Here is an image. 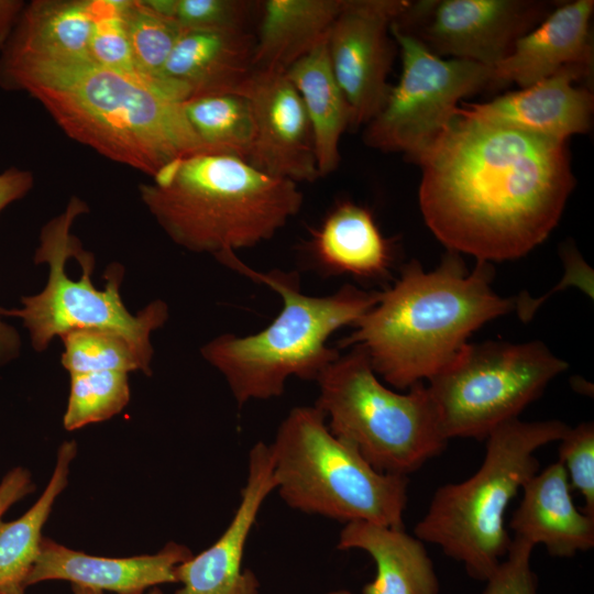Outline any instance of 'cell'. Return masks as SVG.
I'll return each instance as SVG.
<instances>
[{
    "mask_svg": "<svg viewBox=\"0 0 594 594\" xmlns=\"http://www.w3.org/2000/svg\"><path fill=\"white\" fill-rule=\"evenodd\" d=\"M569 426L560 420H509L486 438L479 470L465 481L440 486L415 536L462 563L485 582L507 554L512 538L505 526L509 503L539 469L535 452L559 441Z\"/></svg>",
    "mask_w": 594,
    "mask_h": 594,
    "instance_id": "8992f818",
    "label": "cell"
},
{
    "mask_svg": "<svg viewBox=\"0 0 594 594\" xmlns=\"http://www.w3.org/2000/svg\"><path fill=\"white\" fill-rule=\"evenodd\" d=\"M556 7L537 0L410 1L394 24L440 57L494 67Z\"/></svg>",
    "mask_w": 594,
    "mask_h": 594,
    "instance_id": "7c38bea8",
    "label": "cell"
},
{
    "mask_svg": "<svg viewBox=\"0 0 594 594\" xmlns=\"http://www.w3.org/2000/svg\"><path fill=\"white\" fill-rule=\"evenodd\" d=\"M255 1L176 0L174 20L182 30L246 31Z\"/></svg>",
    "mask_w": 594,
    "mask_h": 594,
    "instance_id": "1f68e13d",
    "label": "cell"
},
{
    "mask_svg": "<svg viewBox=\"0 0 594 594\" xmlns=\"http://www.w3.org/2000/svg\"><path fill=\"white\" fill-rule=\"evenodd\" d=\"M216 258L266 285L283 301L280 312L263 330L244 337L223 333L200 349L202 358L224 377L239 407L252 399L282 396L289 377L317 381L340 355L327 345L329 337L353 326L381 297V292L349 284L327 296L306 295L297 272H258L232 251Z\"/></svg>",
    "mask_w": 594,
    "mask_h": 594,
    "instance_id": "5b68a950",
    "label": "cell"
},
{
    "mask_svg": "<svg viewBox=\"0 0 594 594\" xmlns=\"http://www.w3.org/2000/svg\"><path fill=\"white\" fill-rule=\"evenodd\" d=\"M417 164L427 227L448 251L487 263L543 242L575 184L566 142L458 112Z\"/></svg>",
    "mask_w": 594,
    "mask_h": 594,
    "instance_id": "6da1fadb",
    "label": "cell"
},
{
    "mask_svg": "<svg viewBox=\"0 0 594 594\" xmlns=\"http://www.w3.org/2000/svg\"><path fill=\"white\" fill-rule=\"evenodd\" d=\"M139 190L174 243L215 257L272 239L304 200L296 183L211 152L174 161Z\"/></svg>",
    "mask_w": 594,
    "mask_h": 594,
    "instance_id": "277c9868",
    "label": "cell"
},
{
    "mask_svg": "<svg viewBox=\"0 0 594 594\" xmlns=\"http://www.w3.org/2000/svg\"><path fill=\"white\" fill-rule=\"evenodd\" d=\"M33 185L29 170L10 168L0 174V211L9 204L25 196Z\"/></svg>",
    "mask_w": 594,
    "mask_h": 594,
    "instance_id": "d590c367",
    "label": "cell"
},
{
    "mask_svg": "<svg viewBox=\"0 0 594 594\" xmlns=\"http://www.w3.org/2000/svg\"><path fill=\"white\" fill-rule=\"evenodd\" d=\"M21 340L18 331L1 320L0 315V367L19 356Z\"/></svg>",
    "mask_w": 594,
    "mask_h": 594,
    "instance_id": "74e56055",
    "label": "cell"
},
{
    "mask_svg": "<svg viewBox=\"0 0 594 594\" xmlns=\"http://www.w3.org/2000/svg\"><path fill=\"white\" fill-rule=\"evenodd\" d=\"M333 361L316 381L315 406L330 432L376 471L407 476L447 447L436 408L422 383L407 394L377 378L360 345Z\"/></svg>",
    "mask_w": 594,
    "mask_h": 594,
    "instance_id": "ba28073f",
    "label": "cell"
},
{
    "mask_svg": "<svg viewBox=\"0 0 594 594\" xmlns=\"http://www.w3.org/2000/svg\"><path fill=\"white\" fill-rule=\"evenodd\" d=\"M337 548L362 550L373 559L376 573L363 586V594H439V579L425 542L404 528L348 522L340 531Z\"/></svg>",
    "mask_w": 594,
    "mask_h": 594,
    "instance_id": "44dd1931",
    "label": "cell"
},
{
    "mask_svg": "<svg viewBox=\"0 0 594 594\" xmlns=\"http://www.w3.org/2000/svg\"><path fill=\"white\" fill-rule=\"evenodd\" d=\"M559 462L565 469L571 488L584 501L582 509L594 517V425L582 422L568 428L559 440Z\"/></svg>",
    "mask_w": 594,
    "mask_h": 594,
    "instance_id": "d6a6232c",
    "label": "cell"
},
{
    "mask_svg": "<svg viewBox=\"0 0 594 594\" xmlns=\"http://www.w3.org/2000/svg\"><path fill=\"white\" fill-rule=\"evenodd\" d=\"M563 465L557 461L536 473L522 486L513 513L514 537L543 544L549 554L571 558L594 547V517L580 510L571 496Z\"/></svg>",
    "mask_w": 594,
    "mask_h": 594,
    "instance_id": "ffe728a7",
    "label": "cell"
},
{
    "mask_svg": "<svg viewBox=\"0 0 594 594\" xmlns=\"http://www.w3.org/2000/svg\"><path fill=\"white\" fill-rule=\"evenodd\" d=\"M407 0H343L328 34L334 77L351 111V127L367 124L391 90L387 78L398 48L392 23Z\"/></svg>",
    "mask_w": 594,
    "mask_h": 594,
    "instance_id": "4fadbf2b",
    "label": "cell"
},
{
    "mask_svg": "<svg viewBox=\"0 0 594 594\" xmlns=\"http://www.w3.org/2000/svg\"><path fill=\"white\" fill-rule=\"evenodd\" d=\"M566 367L539 341L466 343L427 388L447 440H482L517 419Z\"/></svg>",
    "mask_w": 594,
    "mask_h": 594,
    "instance_id": "30bf717a",
    "label": "cell"
},
{
    "mask_svg": "<svg viewBox=\"0 0 594 594\" xmlns=\"http://www.w3.org/2000/svg\"><path fill=\"white\" fill-rule=\"evenodd\" d=\"M128 374L114 371L72 374L64 428L77 430L119 414L130 400Z\"/></svg>",
    "mask_w": 594,
    "mask_h": 594,
    "instance_id": "f546056e",
    "label": "cell"
},
{
    "mask_svg": "<svg viewBox=\"0 0 594 594\" xmlns=\"http://www.w3.org/2000/svg\"><path fill=\"white\" fill-rule=\"evenodd\" d=\"M87 211V205L74 197L62 215L44 226L34 262L48 266L47 283L38 294L23 296L21 308L0 307V315L22 320L36 352H43L55 337L69 331L103 329L127 337L151 363L150 336L166 322L168 307L163 300H154L132 315L121 299L124 271L119 264L107 270L103 289L92 284L94 255L69 233L74 220Z\"/></svg>",
    "mask_w": 594,
    "mask_h": 594,
    "instance_id": "9c48e42d",
    "label": "cell"
},
{
    "mask_svg": "<svg viewBox=\"0 0 594 594\" xmlns=\"http://www.w3.org/2000/svg\"><path fill=\"white\" fill-rule=\"evenodd\" d=\"M391 33L400 51L402 73L382 110L366 124L363 140L370 147L400 152L417 164L463 99L495 85L493 67L440 57L394 22Z\"/></svg>",
    "mask_w": 594,
    "mask_h": 594,
    "instance_id": "8fae6325",
    "label": "cell"
},
{
    "mask_svg": "<svg viewBox=\"0 0 594 594\" xmlns=\"http://www.w3.org/2000/svg\"><path fill=\"white\" fill-rule=\"evenodd\" d=\"M96 20L95 1H33L23 10L6 56L85 62Z\"/></svg>",
    "mask_w": 594,
    "mask_h": 594,
    "instance_id": "7402d4cb",
    "label": "cell"
},
{
    "mask_svg": "<svg viewBox=\"0 0 594 594\" xmlns=\"http://www.w3.org/2000/svg\"><path fill=\"white\" fill-rule=\"evenodd\" d=\"M492 277V266L481 261L466 274L451 251L431 272L413 260L339 345H360L376 375L398 389L429 381L451 364L472 332L517 307L516 299L493 292Z\"/></svg>",
    "mask_w": 594,
    "mask_h": 594,
    "instance_id": "3957f363",
    "label": "cell"
},
{
    "mask_svg": "<svg viewBox=\"0 0 594 594\" xmlns=\"http://www.w3.org/2000/svg\"><path fill=\"white\" fill-rule=\"evenodd\" d=\"M252 107L254 142L248 163L274 177L312 183L317 168L312 131L301 98L285 73L254 69L238 91Z\"/></svg>",
    "mask_w": 594,
    "mask_h": 594,
    "instance_id": "5bb4252c",
    "label": "cell"
},
{
    "mask_svg": "<svg viewBox=\"0 0 594 594\" xmlns=\"http://www.w3.org/2000/svg\"><path fill=\"white\" fill-rule=\"evenodd\" d=\"M270 449L275 491L290 508L343 524L404 528L408 477L372 468L330 432L316 406L294 407Z\"/></svg>",
    "mask_w": 594,
    "mask_h": 594,
    "instance_id": "52a82bcc",
    "label": "cell"
},
{
    "mask_svg": "<svg viewBox=\"0 0 594 594\" xmlns=\"http://www.w3.org/2000/svg\"><path fill=\"white\" fill-rule=\"evenodd\" d=\"M326 594H354L348 590H344V588H340V590H333V591H330Z\"/></svg>",
    "mask_w": 594,
    "mask_h": 594,
    "instance_id": "ab89813d",
    "label": "cell"
},
{
    "mask_svg": "<svg viewBox=\"0 0 594 594\" xmlns=\"http://www.w3.org/2000/svg\"><path fill=\"white\" fill-rule=\"evenodd\" d=\"M343 0H266L255 37V69L280 73L323 42Z\"/></svg>",
    "mask_w": 594,
    "mask_h": 594,
    "instance_id": "cb8c5ba5",
    "label": "cell"
},
{
    "mask_svg": "<svg viewBox=\"0 0 594 594\" xmlns=\"http://www.w3.org/2000/svg\"><path fill=\"white\" fill-rule=\"evenodd\" d=\"M76 454V441L63 442L52 476L37 501L18 519L0 518V594H25L26 579L40 553L42 529L56 498L68 484Z\"/></svg>",
    "mask_w": 594,
    "mask_h": 594,
    "instance_id": "484cf974",
    "label": "cell"
},
{
    "mask_svg": "<svg viewBox=\"0 0 594 594\" xmlns=\"http://www.w3.org/2000/svg\"><path fill=\"white\" fill-rule=\"evenodd\" d=\"M191 128L213 153L248 161L255 136L249 99L239 92L189 98L182 102Z\"/></svg>",
    "mask_w": 594,
    "mask_h": 594,
    "instance_id": "4316f807",
    "label": "cell"
},
{
    "mask_svg": "<svg viewBox=\"0 0 594 594\" xmlns=\"http://www.w3.org/2000/svg\"><path fill=\"white\" fill-rule=\"evenodd\" d=\"M327 40L285 73L306 109L320 177L331 174L339 166L340 140L351 127V111L334 77Z\"/></svg>",
    "mask_w": 594,
    "mask_h": 594,
    "instance_id": "d4e9b609",
    "label": "cell"
},
{
    "mask_svg": "<svg viewBox=\"0 0 594 594\" xmlns=\"http://www.w3.org/2000/svg\"><path fill=\"white\" fill-rule=\"evenodd\" d=\"M61 339L64 344L62 364L70 375L101 371L152 373L151 363L119 332L79 329L63 334Z\"/></svg>",
    "mask_w": 594,
    "mask_h": 594,
    "instance_id": "f1b7e54d",
    "label": "cell"
},
{
    "mask_svg": "<svg viewBox=\"0 0 594 594\" xmlns=\"http://www.w3.org/2000/svg\"><path fill=\"white\" fill-rule=\"evenodd\" d=\"M23 9V1L0 0V50L6 47Z\"/></svg>",
    "mask_w": 594,
    "mask_h": 594,
    "instance_id": "8d00e7d4",
    "label": "cell"
},
{
    "mask_svg": "<svg viewBox=\"0 0 594 594\" xmlns=\"http://www.w3.org/2000/svg\"><path fill=\"white\" fill-rule=\"evenodd\" d=\"M534 548L524 539L512 538L507 554L485 581L483 594H539L530 563Z\"/></svg>",
    "mask_w": 594,
    "mask_h": 594,
    "instance_id": "836d02e7",
    "label": "cell"
},
{
    "mask_svg": "<svg viewBox=\"0 0 594 594\" xmlns=\"http://www.w3.org/2000/svg\"><path fill=\"white\" fill-rule=\"evenodd\" d=\"M592 70L569 65L530 86L501 95L487 102L462 101L459 114L502 124L566 142L588 131L594 107L593 94L574 86Z\"/></svg>",
    "mask_w": 594,
    "mask_h": 594,
    "instance_id": "2e32d148",
    "label": "cell"
},
{
    "mask_svg": "<svg viewBox=\"0 0 594 594\" xmlns=\"http://www.w3.org/2000/svg\"><path fill=\"white\" fill-rule=\"evenodd\" d=\"M72 592L73 594H105L102 591L77 585V584H72ZM142 594H163V593L160 588L153 587L150 592L147 593L144 592Z\"/></svg>",
    "mask_w": 594,
    "mask_h": 594,
    "instance_id": "f35d334b",
    "label": "cell"
},
{
    "mask_svg": "<svg viewBox=\"0 0 594 594\" xmlns=\"http://www.w3.org/2000/svg\"><path fill=\"white\" fill-rule=\"evenodd\" d=\"M34 490L32 474L26 468L18 465L9 470L0 481V518Z\"/></svg>",
    "mask_w": 594,
    "mask_h": 594,
    "instance_id": "e575fe53",
    "label": "cell"
},
{
    "mask_svg": "<svg viewBox=\"0 0 594 594\" xmlns=\"http://www.w3.org/2000/svg\"><path fill=\"white\" fill-rule=\"evenodd\" d=\"M125 0L95 1L96 20L89 42V56L98 66L136 75L127 32Z\"/></svg>",
    "mask_w": 594,
    "mask_h": 594,
    "instance_id": "4dcf8cb0",
    "label": "cell"
},
{
    "mask_svg": "<svg viewBox=\"0 0 594 594\" xmlns=\"http://www.w3.org/2000/svg\"><path fill=\"white\" fill-rule=\"evenodd\" d=\"M275 488L270 444L258 441L250 449L246 482L230 524L210 547L176 566L180 587L174 594H260L256 574L243 566L244 550L257 515Z\"/></svg>",
    "mask_w": 594,
    "mask_h": 594,
    "instance_id": "9a60e30c",
    "label": "cell"
},
{
    "mask_svg": "<svg viewBox=\"0 0 594 594\" xmlns=\"http://www.w3.org/2000/svg\"><path fill=\"white\" fill-rule=\"evenodd\" d=\"M314 257L323 272L380 279L392 262L389 242L371 211L351 201L339 204L315 230Z\"/></svg>",
    "mask_w": 594,
    "mask_h": 594,
    "instance_id": "603a6c76",
    "label": "cell"
},
{
    "mask_svg": "<svg viewBox=\"0 0 594 594\" xmlns=\"http://www.w3.org/2000/svg\"><path fill=\"white\" fill-rule=\"evenodd\" d=\"M255 36L248 31L183 30L163 70L183 102L238 92L253 73Z\"/></svg>",
    "mask_w": 594,
    "mask_h": 594,
    "instance_id": "d6986e66",
    "label": "cell"
},
{
    "mask_svg": "<svg viewBox=\"0 0 594 594\" xmlns=\"http://www.w3.org/2000/svg\"><path fill=\"white\" fill-rule=\"evenodd\" d=\"M123 18L136 75L182 102L163 79L164 67L183 31L179 24L151 11L141 1H128Z\"/></svg>",
    "mask_w": 594,
    "mask_h": 594,
    "instance_id": "83f0119b",
    "label": "cell"
},
{
    "mask_svg": "<svg viewBox=\"0 0 594 594\" xmlns=\"http://www.w3.org/2000/svg\"><path fill=\"white\" fill-rule=\"evenodd\" d=\"M593 11V0L557 4L538 25L517 40L512 52L493 67L494 84L516 82L524 88L569 65L592 70Z\"/></svg>",
    "mask_w": 594,
    "mask_h": 594,
    "instance_id": "ac0fdd59",
    "label": "cell"
},
{
    "mask_svg": "<svg viewBox=\"0 0 594 594\" xmlns=\"http://www.w3.org/2000/svg\"><path fill=\"white\" fill-rule=\"evenodd\" d=\"M193 556L184 544L169 542L154 554L130 558L89 556L44 538L26 579V586L45 581H68L117 594H142L160 584L177 583L175 569Z\"/></svg>",
    "mask_w": 594,
    "mask_h": 594,
    "instance_id": "e0dca14e",
    "label": "cell"
},
{
    "mask_svg": "<svg viewBox=\"0 0 594 594\" xmlns=\"http://www.w3.org/2000/svg\"><path fill=\"white\" fill-rule=\"evenodd\" d=\"M0 85L28 91L69 138L152 178L178 158L211 152L182 102L138 75L91 61L3 55Z\"/></svg>",
    "mask_w": 594,
    "mask_h": 594,
    "instance_id": "7a4b0ae2",
    "label": "cell"
}]
</instances>
